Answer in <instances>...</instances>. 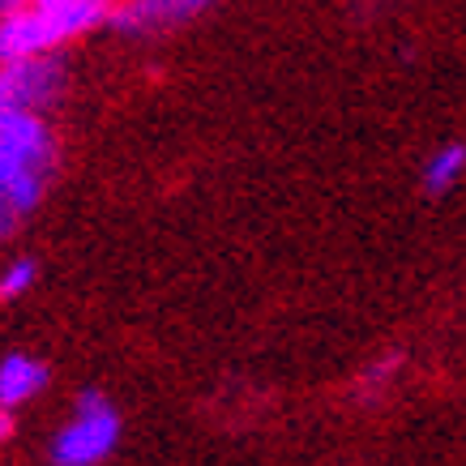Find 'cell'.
Wrapping results in <instances>:
<instances>
[{
  "label": "cell",
  "mask_w": 466,
  "mask_h": 466,
  "mask_svg": "<svg viewBox=\"0 0 466 466\" xmlns=\"http://www.w3.org/2000/svg\"><path fill=\"white\" fill-rule=\"evenodd\" d=\"M22 218H26V214H22V210L14 206V201L0 193V240H5V236H9V231H14V227L22 223Z\"/></svg>",
  "instance_id": "obj_9"
},
{
  "label": "cell",
  "mask_w": 466,
  "mask_h": 466,
  "mask_svg": "<svg viewBox=\"0 0 466 466\" xmlns=\"http://www.w3.org/2000/svg\"><path fill=\"white\" fill-rule=\"evenodd\" d=\"M9 437H14V410L0 407V445H5Z\"/></svg>",
  "instance_id": "obj_10"
},
{
  "label": "cell",
  "mask_w": 466,
  "mask_h": 466,
  "mask_svg": "<svg viewBox=\"0 0 466 466\" xmlns=\"http://www.w3.org/2000/svg\"><path fill=\"white\" fill-rule=\"evenodd\" d=\"M56 176V137L43 112L5 107L0 112V193L22 214L39 206Z\"/></svg>",
  "instance_id": "obj_1"
},
{
  "label": "cell",
  "mask_w": 466,
  "mask_h": 466,
  "mask_svg": "<svg viewBox=\"0 0 466 466\" xmlns=\"http://www.w3.org/2000/svg\"><path fill=\"white\" fill-rule=\"evenodd\" d=\"M116 441H120V410L99 390H82L77 415L52 437V466H99L103 458H112Z\"/></svg>",
  "instance_id": "obj_2"
},
{
  "label": "cell",
  "mask_w": 466,
  "mask_h": 466,
  "mask_svg": "<svg viewBox=\"0 0 466 466\" xmlns=\"http://www.w3.org/2000/svg\"><path fill=\"white\" fill-rule=\"evenodd\" d=\"M462 171H466V146L462 142L441 146L437 155L424 163V193H432V198L450 193L453 184L462 180Z\"/></svg>",
  "instance_id": "obj_7"
},
{
  "label": "cell",
  "mask_w": 466,
  "mask_h": 466,
  "mask_svg": "<svg viewBox=\"0 0 466 466\" xmlns=\"http://www.w3.org/2000/svg\"><path fill=\"white\" fill-rule=\"evenodd\" d=\"M43 385H47V364H39L35 355L14 351L0 360V407H22L35 394H43Z\"/></svg>",
  "instance_id": "obj_6"
},
{
  "label": "cell",
  "mask_w": 466,
  "mask_h": 466,
  "mask_svg": "<svg viewBox=\"0 0 466 466\" xmlns=\"http://www.w3.org/2000/svg\"><path fill=\"white\" fill-rule=\"evenodd\" d=\"M60 95H65V65L56 60V52L0 65V99H5V107L47 112V107L60 103Z\"/></svg>",
  "instance_id": "obj_3"
},
{
  "label": "cell",
  "mask_w": 466,
  "mask_h": 466,
  "mask_svg": "<svg viewBox=\"0 0 466 466\" xmlns=\"http://www.w3.org/2000/svg\"><path fill=\"white\" fill-rule=\"evenodd\" d=\"M35 279H39V266L30 261V257H22V261H14V266L0 274V304L5 299H17V296H26L30 287H35Z\"/></svg>",
  "instance_id": "obj_8"
},
{
  "label": "cell",
  "mask_w": 466,
  "mask_h": 466,
  "mask_svg": "<svg viewBox=\"0 0 466 466\" xmlns=\"http://www.w3.org/2000/svg\"><path fill=\"white\" fill-rule=\"evenodd\" d=\"M17 5H26V0H0V17L9 14V9H17Z\"/></svg>",
  "instance_id": "obj_11"
},
{
  "label": "cell",
  "mask_w": 466,
  "mask_h": 466,
  "mask_svg": "<svg viewBox=\"0 0 466 466\" xmlns=\"http://www.w3.org/2000/svg\"><path fill=\"white\" fill-rule=\"evenodd\" d=\"M206 9H214V0H120L112 14V26L120 35H155V30L193 22Z\"/></svg>",
  "instance_id": "obj_5"
},
{
  "label": "cell",
  "mask_w": 466,
  "mask_h": 466,
  "mask_svg": "<svg viewBox=\"0 0 466 466\" xmlns=\"http://www.w3.org/2000/svg\"><path fill=\"white\" fill-rule=\"evenodd\" d=\"M60 43H69V35H65L52 5H30L26 0V5H17L0 17V65L56 52Z\"/></svg>",
  "instance_id": "obj_4"
},
{
  "label": "cell",
  "mask_w": 466,
  "mask_h": 466,
  "mask_svg": "<svg viewBox=\"0 0 466 466\" xmlns=\"http://www.w3.org/2000/svg\"><path fill=\"white\" fill-rule=\"evenodd\" d=\"M30 5H52V0H30Z\"/></svg>",
  "instance_id": "obj_12"
}]
</instances>
